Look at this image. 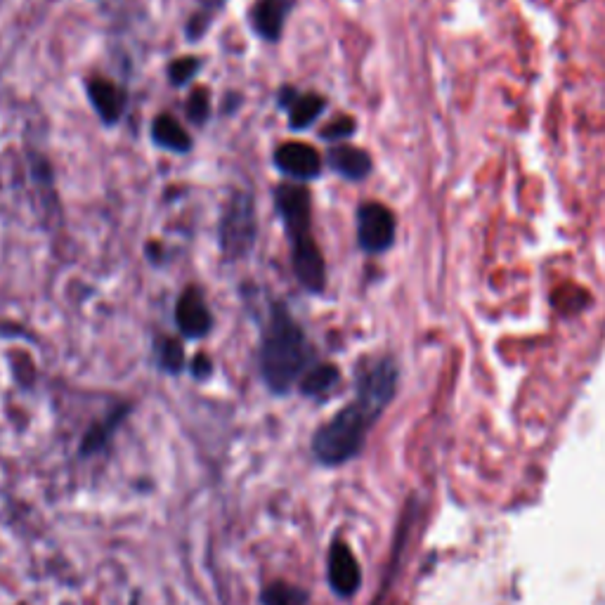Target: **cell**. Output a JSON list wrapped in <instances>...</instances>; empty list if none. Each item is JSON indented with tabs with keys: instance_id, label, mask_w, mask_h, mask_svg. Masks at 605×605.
Listing matches in <instances>:
<instances>
[{
	"instance_id": "20",
	"label": "cell",
	"mask_w": 605,
	"mask_h": 605,
	"mask_svg": "<svg viewBox=\"0 0 605 605\" xmlns=\"http://www.w3.org/2000/svg\"><path fill=\"white\" fill-rule=\"evenodd\" d=\"M355 130H357L355 119H350V116H341V119H336L334 123H329V126L322 130V140H327V142H343V140L353 138Z\"/></svg>"
},
{
	"instance_id": "10",
	"label": "cell",
	"mask_w": 605,
	"mask_h": 605,
	"mask_svg": "<svg viewBox=\"0 0 605 605\" xmlns=\"http://www.w3.org/2000/svg\"><path fill=\"white\" fill-rule=\"evenodd\" d=\"M296 0H258L251 8V26L263 41L275 43L282 36L286 17L294 10Z\"/></svg>"
},
{
	"instance_id": "22",
	"label": "cell",
	"mask_w": 605,
	"mask_h": 605,
	"mask_svg": "<svg viewBox=\"0 0 605 605\" xmlns=\"http://www.w3.org/2000/svg\"><path fill=\"white\" fill-rule=\"evenodd\" d=\"M223 3L225 0H201V15H211V12H216V10H220L223 8Z\"/></svg>"
},
{
	"instance_id": "14",
	"label": "cell",
	"mask_w": 605,
	"mask_h": 605,
	"mask_svg": "<svg viewBox=\"0 0 605 605\" xmlns=\"http://www.w3.org/2000/svg\"><path fill=\"white\" fill-rule=\"evenodd\" d=\"M338 379H341V374H338L334 364H315L301 379V390L308 398H322L336 386Z\"/></svg>"
},
{
	"instance_id": "3",
	"label": "cell",
	"mask_w": 605,
	"mask_h": 605,
	"mask_svg": "<svg viewBox=\"0 0 605 605\" xmlns=\"http://www.w3.org/2000/svg\"><path fill=\"white\" fill-rule=\"evenodd\" d=\"M275 204L291 244V265H294L296 279L310 294H322L327 286V265L312 237L310 192L303 185L282 182L275 190Z\"/></svg>"
},
{
	"instance_id": "7",
	"label": "cell",
	"mask_w": 605,
	"mask_h": 605,
	"mask_svg": "<svg viewBox=\"0 0 605 605\" xmlns=\"http://www.w3.org/2000/svg\"><path fill=\"white\" fill-rule=\"evenodd\" d=\"M175 324L185 338H204L213 327L208 305L197 289H187L175 305Z\"/></svg>"
},
{
	"instance_id": "4",
	"label": "cell",
	"mask_w": 605,
	"mask_h": 605,
	"mask_svg": "<svg viewBox=\"0 0 605 605\" xmlns=\"http://www.w3.org/2000/svg\"><path fill=\"white\" fill-rule=\"evenodd\" d=\"M258 220L256 206H253L251 194L237 192L227 201L223 220H220L218 242L220 251L227 260H242L251 253L256 244Z\"/></svg>"
},
{
	"instance_id": "9",
	"label": "cell",
	"mask_w": 605,
	"mask_h": 605,
	"mask_svg": "<svg viewBox=\"0 0 605 605\" xmlns=\"http://www.w3.org/2000/svg\"><path fill=\"white\" fill-rule=\"evenodd\" d=\"M362 582L360 565L346 542H334L329 551V584L338 596H353Z\"/></svg>"
},
{
	"instance_id": "21",
	"label": "cell",
	"mask_w": 605,
	"mask_h": 605,
	"mask_svg": "<svg viewBox=\"0 0 605 605\" xmlns=\"http://www.w3.org/2000/svg\"><path fill=\"white\" fill-rule=\"evenodd\" d=\"M211 360H208L206 355H199L197 360H194V364H192V372H194V376H199V379H204V376H208L211 374Z\"/></svg>"
},
{
	"instance_id": "13",
	"label": "cell",
	"mask_w": 605,
	"mask_h": 605,
	"mask_svg": "<svg viewBox=\"0 0 605 605\" xmlns=\"http://www.w3.org/2000/svg\"><path fill=\"white\" fill-rule=\"evenodd\" d=\"M152 140L159 147H164V149H168V152H175V154H185L192 149L190 133H187V130L168 114H161L154 119Z\"/></svg>"
},
{
	"instance_id": "12",
	"label": "cell",
	"mask_w": 605,
	"mask_h": 605,
	"mask_svg": "<svg viewBox=\"0 0 605 605\" xmlns=\"http://www.w3.org/2000/svg\"><path fill=\"white\" fill-rule=\"evenodd\" d=\"M327 161L346 180H364L372 173V156L353 145H334L329 149Z\"/></svg>"
},
{
	"instance_id": "8",
	"label": "cell",
	"mask_w": 605,
	"mask_h": 605,
	"mask_svg": "<svg viewBox=\"0 0 605 605\" xmlns=\"http://www.w3.org/2000/svg\"><path fill=\"white\" fill-rule=\"evenodd\" d=\"M279 107L289 112V126L294 130H305L320 119L324 109H327V100L317 93H298L296 88L284 86L277 93Z\"/></svg>"
},
{
	"instance_id": "15",
	"label": "cell",
	"mask_w": 605,
	"mask_h": 605,
	"mask_svg": "<svg viewBox=\"0 0 605 605\" xmlns=\"http://www.w3.org/2000/svg\"><path fill=\"white\" fill-rule=\"evenodd\" d=\"M156 348H159V364L166 369V372L178 374L182 369V362H185V353H182L180 341H175V338H161L159 343H156Z\"/></svg>"
},
{
	"instance_id": "16",
	"label": "cell",
	"mask_w": 605,
	"mask_h": 605,
	"mask_svg": "<svg viewBox=\"0 0 605 605\" xmlns=\"http://www.w3.org/2000/svg\"><path fill=\"white\" fill-rule=\"evenodd\" d=\"M263 605H305V594L296 587L272 584V587L265 589Z\"/></svg>"
},
{
	"instance_id": "19",
	"label": "cell",
	"mask_w": 605,
	"mask_h": 605,
	"mask_svg": "<svg viewBox=\"0 0 605 605\" xmlns=\"http://www.w3.org/2000/svg\"><path fill=\"white\" fill-rule=\"evenodd\" d=\"M121 416H123V409H119V412H116L112 419L97 424L93 431L86 435V440H83V452H93V450H97V447H102L104 440L109 438V433L114 431V426L121 421Z\"/></svg>"
},
{
	"instance_id": "17",
	"label": "cell",
	"mask_w": 605,
	"mask_h": 605,
	"mask_svg": "<svg viewBox=\"0 0 605 605\" xmlns=\"http://www.w3.org/2000/svg\"><path fill=\"white\" fill-rule=\"evenodd\" d=\"M199 60L197 57H180V60H173L171 67H168V78H171L173 86H187L199 71Z\"/></svg>"
},
{
	"instance_id": "18",
	"label": "cell",
	"mask_w": 605,
	"mask_h": 605,
	"mask_svg": "<svg viewBox=\"0 0 605 605\" xmlns=\"http://www.w3.org/2000/svg\"><path fill=\"white\" fill-rule=\"evenodd\" d=\"M208 114H211V95H208L206 88H197L187 102V116H190L192 123L197 126H204Z\"/></svg>"
},
{
	"instance_id": "2",
	"label": "cell",
	"mask_w": 605,
	"mask_h": 605,
	"mask_svg": "<svg viewBox=\"0 0 605 605\" xmlns=\"http://www.w3.org/2000/svg\"><path fill=\"white\" fill-rule=\"evenodd\" d=\"M315 367V350L284 303H275L260 346V372L268 388L286 395Z\"/></svg>"
},
{
	"instance_id": "11",
	"label": "cell",
	"mask_w": 605,
	"mask_h": 605,
	"mask_svg": "<svg viewBox=\"0 0 605 605\" xmlns=\"http://www.w3.org/2000/svg\"><path fill=\"white\" fill-rule=\"evenodd\" d=\"M88 97L93 102L95 112L107 126H114L123 116L126 109V93L116 86V83L107 81V78H93L88 81Z\"/></svg>"
},
{
	"instance_id": "6",
	"label": "cell",
	"mask_w": 605,
	"mask_h": 605,
	"mask_svg": "<svg viewBox=\"0 0 605 605\" xmlns=\"http://www.w3.org/2000/svg\"><path fill=\"white\" fill-rule=\"evenodd\" d=\"M275 166L286 178L312 180L322 173V159L315 147L303 142H284L275 149Z\"/></svg>"
},
{
	"instance_id": "1",
	"label": "cell",
	"mask_w": 605,
	"mask_h": 605,
	"mask_svg": "<svg viewBox=\"0 0 605 605\" xmlns=\"http://www.w3.org/2000/svg\"><path fill=\"white\" fill-rule=\"evenodd\" d=\"M398 388V367L390 357H381L364 367L357 379V395L327 421L312 438V452L327 466L346 464L364 447L369 428L383 414Z\"/></svg>"
},
{
	"instance_id": "5",
	"label": "cell",
	"mask_w": 605,
	"mask_h": 605,
	"mask_svg": "<svg viewBox=\"0 0 605 605\" xmlns=\"http://www.w3.org/2000/svg\"><path fill=\"white\" fill-rule=\"evenodd\" d=\"M357 242L362 251L383 253L395 242V216L390 208L376 201L362 204L357 211Z\"/></svg>"
}]
</instances>
